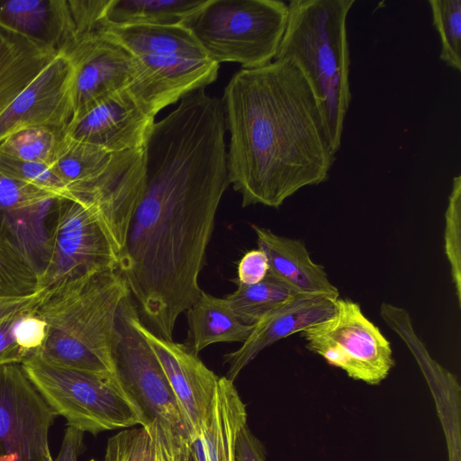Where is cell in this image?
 <instances>
[{
	"label": "cell",
	"mask_w": 461,
	"mask_h": 461,
	"mask_svg": "<svg viewBox=\"0 0 461 461\" xmlns=\"http://www.w3.org/2000/svg\"><path fill=\"white\" fill-rule=\"evenodd\" d=\"M23 312L0 322V366L22 364L26 358V356L19 348L14 339L16 322Z\"/></svg>",
	"instance_id": "cell-36"
},
{
	"label": "cell",
	"mask_w": 461,
	"mask_h": 461,
	"mask_svg": "<svg viewBox=\"0 0 461 461\" xmlns=\"http://www.w3.org/2000/svg\"><path fill=\"white\" fill-rule=\"evenodd\" d=\"M337 299L326 294H297L267 313L253 325L250 335L237 350L224 355L229 365L225 377L234 381L268 346L332 316Z\"/></svg>",
	"instance_id": "cell-16"
},
{
	"label": "cell",
	"mask_w": 461,
	"mask_h": 461,
	"mask_svg": "<svg viewBox=\"0 0 461 461\" xmlns=\"http://www.w3.org/2000/svg\"><path fill=\"white\" fill-rule=\"evenodd\" d=\"M0 171L47 190L59 199H77L48 164L18 160L0 153Z\"/></svg>",
	"instance_id": "cell-30"
},
{
	"label": "cell",
	"mask_w": 461,
	"mask_h": 461,
	"mask_svg": "<svg viewBox=\"0 0 461 461\" xmlns=\"http://www.w3.org/2000/svg\"><path fill=\"white\" fill-rule=\"evenodd\" d=\"M83 432L67 427L58 457L54 461H77L83 444Z\"/></svg>",
	"instance_id": "cell-39"
},
{
	"label": "cell",
	"mask_w": 461,
	"mask_h": 461,
	"mask_svg": "<svg viewBox=\"0 0 461 461\" xmlns=\"http://www.w3.org/2000/svg\"><path fill=\"white\" fill-rule=\"evenodd\" d=\"M156 461H192L188 438L167 423L155 420L149 426Z\"/></svg>",
	"instance_id": "cell-33"
},
{
	"label": "cell",
	"mask_w": 461,
	"mask_h": 461,
	"mask_svg": "<svg viewBox=\"0 0 461 461\" xmlns=\"http://www.w3.org/2000/svg\"><path fill=\"white\" fill-rule=\"evenodd\" d=\"M111 156L97 146L64 135L50 166L77 197L104 170Z\"/></svg>",
	"instance_id": "cell-23"
},
{
	"label": "cell",
	"mask_w": 461,
	"mask_h": 461,
	"mask_svg": "<svg viewBox=\"0 0 461 461\" xmlns=\"http://www.w3.org/2000/svg\"><path fill=\"white\" fill-rule=\"evenodd\" d=\"M56 416L21 364L0 366V461H54L48 436Z\"/></svg>",
	"instance_id": "cell-11"
},
{
	"label": "cell",
	"mask_w": 461,
	"mask_h": 461,
	"mask_svg": "<svg viewBox=\"0 0 461 461\" xmlns=\"http://www.w3.org/2000/svg\"><path fill=\"white\" fill-rule=\"evenodd\" d=\"M186 312L188 336L185 345L196 355L212 344L243 343L253 330V325L238 320L225 298L203 291Z\"/></svg>",
	"instance_id": "cell-21"
},
{
	"label": "cell",
	"mask_w": 461,
	"mask_h": 461,
	"mask_svg": "<svg viewBox=\"0 0 461 461\" xmlns=\"http://www.w3.org/2000/svg\"><path fill=\"white\" fill-rule=\"evenodd\" d=\"M237 285L235 292L225 299L232 313L247 325L256 324L267 313L299 294L269 271L259 283Z\"/></svg>",
	"instance_id": "cell-24"
},
{
	"label": "cell",
	"mask_w": 461,
	"mask_h": 461,
	"mask_svg": "<svg viewBox=\"0 0 461 461\" xmlns=\"http://www.w3.org/2000/svg\"><path fill=\"white\" fill-rule=\"evenodd\" d=\"M41 291L22 297H0V322L32 309L40 297Z\"/></svg>",
	"instance_id": "cell-38"
},
{
	"label": "cell",
	"mask_w": 461,
	"mask_h": 461,
	"mask_svg": "<svg viewBox=\"0 0 461 461\" xmlns=\"http://www.w3.org/2000/svg\"><path fill=\"white\" fill-rule=\"evenodd\" d=\"M90 461H95V460L92 459V460H90Z\"/></svg>",
	"instance_id": "cell-40"
},
{
	"label": "cell",
	"mask_w": 461,
	"mask_h": 461,
	"mask_svg": "<svg viewBox=\"0 0 461 461\" xmlns=\"http://www.w3.org/2000/svg\"><path fill=\"white\" fill-rule=\"evenodd\" d=\"M104 461H156L149 427L124 429L111 437Z\"/></svg>",
	"instance_id": "cell-31"
},
{
	"label": "cell",
	"mask_w": 461,
	"mask_h": 461,
	"mask_svg": "<svg viewBox=\"0 0 461 461\" xmlns=\"http://www.w3.org/2000/svg\"><path fill=\"white\" fill-rule=\"evenodd\" d=\"M74 68L58 54L0 115V142L31 127L65 135L73 119Z\"/></svg>",
	"instance_id": "cell-13"
},
{
	"label": "cell",
	"mask_w": 461,
	"mask_h": 461,
	"mask_svg": "<svg viewBox=\"0 0 461 461\" xmlns=\"http://www.w3.org/2000/svg\"><path fill=\"white\" fill-rule=\"evenodd\" d=\"M107 26L84 37L61 55L75 71L73 118L126 89L136 76L134 57L108 32Z\"/></svg>",
	"instance_id": "cell-12"
},
{
	"label": "cell",
	"mask_w": 461,
	"mask_h": 461,
	"mask_svg": "<svg viewBox=\"0 0 461 461\" xmlns=\"http://www.w3.org/2000/svg\"><path fill=\"white\" fill-rule=\"evenodd\" d=\"M139 313L131 295L122 300L116 318L113 345L117 377L140 410L146 427L160 420L186 436L177 402L164 370L138 327Z\"/></svg>",
	"instance_id": "cell-10"
},
{
	"label": "cell",
	"mask_w": 461,
	"mask_h": 461,
	"mask_svg": "<svg viewBox=\"0 0 461 461\" xmlns=\"http://www.w3.org/2000/svg\"><path fill=\"white\" fill-rule=\"evenodd\" d=\"M130 295L120 270L91 272L41 291L32 311L45 321L47 335L32 356L54 366L118 378L115 323L122 300Z\"/></svg>",
	"instance_id": "cell-3"
},
{
	"label": "cell",
	"mask_w": 461,
	"mask_h": 461,
	"mask_svg": "<svg viewBox=\"0 0 461 461\" xmlns=\"http://www.w3.org/2000/svg\"><path fill=\"white\" fill-rule=\"evenodd\" d=\"M63 136L48 128H26L2 140L0 153L18 160L50 165Z\"/></svg>",
	"instance_id": "cell-25"
},
{
	"label": "cell",
	"mask_w": 461,
	"mask_h": 461,
	"mask_svg": "<svg viewBox=\"0 0 461 461\" xmlns=\"http://www.w3.org/2000/svg\"><path fill=\"white\" fill-rule=\"evenodd\" d=\"M461 176L453 178L445 212L444 244L458 305L461 304Z\"/></svg>",
	"instance_id": "cell-29"
},
{
	"label": "cell",
	"mask_w": 461,
	"mask_h": 461,
	"mask_svg": "<svg viewBox=\"0 0 461 461\" xmlns=\"http://www.w3.org/2000/svg\"><path fill=\"white\" fill-rule=\"evenodd\" d=\"M221 99L189 93L154 122L143 146L145 182L120 271L156 335L199 298V276L221 199L230 185Z\"/></svg>",
	"instance_id": "cell-1"
},
{
	"label": "cell",
	"mask_w": 461,
	"mask_h": 461,
	"mask_svg": "<svg viewBox=\"0 0 461 461\" xmlns=\"http://www.w3.org/2000/svg\"><path fill=\"white\" fill-rule=\"evenodd\" d=\"M137 204L135 200L95 195L57 200L48 260L38 276L37 291L91 272L120 270Z\"/></svg>",
	"instance_id": "cell-5"
},
{
	"label": "cell",
	"mask_w": 461,
	"mask_h": 461,
	"mask_svg": "<svg viewBox=\"0 0 461 461\" xmlns=\"http://www.w3.org/2000/svg\"><path fill=\"white\" fill-rule=\"evenodd\" d=\"M154 119L123 89L74 117L65 135L110 153L120 152L142 148Z\"/></svg>",
	"instance_id": "cell-15"
},
{
	"label": "cell",
	"mask_w": 461,
	"mask_h": 461,
	"mask_svg": "<svg viewBox=\"0 0 461 461\" xmlns=\"http://www.w3.org/2000/svg\"><path fill=\"white\" fill-rule=\"evenodd\" d=\"M269 271L268 259L259 249L248 251L238 264V277L236 283L254 285L261 282Z\"/></svg>",
	"instance_id": "cell-35"
},
{
	"label": "cell",
	"mask_w": 461,
	"mask_h": 461,
	"mask_svg": "<svg viewBox=\"0 0 461 461\" xmlns=\"http://www.w3.org/2000/svg\"><path fill=\"white\" fill-rule=\"evenodd\" d=\"M335 312L301 333L306 348L354 379L375 385L394 366L391 343L358 303L338 298Z\"/></svg>",
	"instance_id": "cell-9"
},
{
	"label": "cell",
	"mask_w": 461,
	"mask_h": 461,
	"mask_svg": "<svg viewBox=\"0 0 461 461\" xmlns=\"http://www.w3.org/2000/svg\"><path fill=\"white\" fill-rule=\"evenodd\" d=\"M221 101L230 135L229 182L243 207L278 208L329 178L337 152L311 85L293 60L240 69Z\"/></svg>",
	"instance_id": "cell-2"
},
{
	"label": "cell",
	"mask_w": 461,
	"mask_h": 461,
	"mask_svg": "<svg viewBox=\"0 0 461 461\" xmlns=\"http://www.w3.org/2000/svg\"><path fill=\"white\" fill-rule=\"evenodd\" d=\"M25 375L68 427L98 434L135 425L145 419L118 378L105 377L46 363L35 356L21 364Z\"/></svg>",
	"instance_id": "cell-8"
},
{
	"label": "cell",
	"mask_w": 461,
	"mask_h": 461,
	"mask_svg": "<svg viewBox=\"0 0 461 461\" xmlns=\"http://www.w3.org/2000/svg\"><path fill=\"white\" fill-rule=\"evenodd\" d=\"M37 275L0 229V297L37 293Z\"/></svg>",
	"instance_id": "cell-28"
},
{
	"label": "cell",
	"mask_w": 461,
	"mask_h": 461,
	"mask_svg": "<svg viewBox=\"0 0 461 461\" xmlns=\"http://www.w3.org/2000/svg\"><path fill=\"white\" fill-rule=\"evenodd\" d=\"M288 14L280 0H205L181 24L213 62L254 69L274 61Z\"/></svg>",
	"instance_id": "cell-7"
},
{
	"label": "cell",
	"mask_w": 461,
	"mask_h": 461,
	"mask_svg": "<svg viewBox=\"0 0 461 461\" xmlns=\"http://www.w3.org/2000/svg\"><path fill=\"white\" fill-rule=\"evenodd\" d=\"M355 0H292L276 59H291L317 98L336 152L351 101L347 17Z\"/></svg>",
	"instance_id": "cell-4"
},
{
	"label": "cell",
	"mask_w": 461,
	"mask_h": 461,
	"mask_svg": "<svg viewBox=\"0 0 461 461\" xmlns=\"http://www.w3.org/2000/svg\"><path fill=\"white\" fill-rule=\"evenodd\" d=\"M57 55L44 41L0 23V115Z\"/></svg>",
	"instance_id": "cell-19"
},
{
	"label": "cell",
	"mask_w": 461,
	"mask_h": 461,
	"mask_svg": "<svg viewBox=\"0 0 461 461\" xmlns=\"http://www.w3.org/2000/svg\"><path fill=\"white\" fill-rule=\"evenodd\" d=\"M432 23L441 42L439 58L461 70V0H429Z\"/></svg>",
	"instance_id": "cell-26"
},
{
	"label": "cell",
	"mask_w": 461,
	"mask_h": 461,
	"mask_svg": "<svg viewBox=\"0 0 461 461\" xmlns=\"http://www.w3.org/2000/svg\"><path fill=\"white\" fill-rule=\"evenodd\" d=\"M138 327L164 370L177 402L186 436L191 440L203 428L220 377L185 343L156 335L141 319Z\"/></svg>",
	"instance_id": "cell-14"
},
{
	"label": "cell",
	"mask_w": 461,
	"mask_h": 461,
	"mask_svg": "<svg viewBox=\"0 0 461 461\" xmlns=\"http://www.w3.org/2000/svg\"><path fill=\"white\" fill-rule=\"evenodd\" d=\"M245 425L246 406L233 381L220 377L203 428L189 440L192 461H236L238 438Z\"/></svg>",
	"instance_id": "cell-17"
},
{
	"label": "cell",
	"mask_w": 461,
	"mask_h": 461,
	"mask_svg": "<svg viewBox=\"0 0 461 461\" xmlns=\"http://www.w3.org/2000/svg\"><path fill=\"white\" fill-rule=\"evenodd\" d=\"M205 0H110L105 19L110 25H176Z\"/></svg>",
	"instance_id": "cell-22"
},
{
	"label": "cell",
	"mask_w": 461,
	"mask_h": 461,
	"mask_svg": "<svg viewBox=\"0 0 461 461\" xmlns=\"http://www.w3.org/2000/svg\"><path fill=\"white\" fill-rule=\"evenodd\" d=\"M236 461H266L264 447L248 425L244 426L238 438Z\"/></svg>",
	"instance_id": "cell-37"
},
{
	"label": "cell",
	"mask_w": 461,
	"mask_h": 461,
	"mask_svg": "<svg viewBox=\"0 0 461 461\" xmlns=\"http://www.w3.org/2000/svg\"><path fill=\"white\" fill-rule=\"evenodd\" d=\"M50 17V0L0 1V23L45 42Z\"/></svg>",
	"instance_id": "cell-27"
},
{
	"label": "cell",
	"mask_w": 461,
	"mask_h": 461,
	"mask_svg": "<svg viewBox=\"0 0 461 461\" xmlns=\"http://www.w3.org/2000/svg\"><path fill=\"white\" fill-rule=\"evenodd\" d=\"M257 243L267 256L269 273L299 294H326L339 298L324 267L315 263L302 240L277 235L251 224Z\"/></svg>",
	"instance_id": "cell-18"
},
{
	"label": "cell",
	"mask_w": 461,
	"mask_h": 461,
	"mask_svg": "<svg viewBox=\"0 0 461 461\" xmlns=\"http://www.w3.org/2000/svg\"><path fill=\"white\" fill-rule=\"evenodd\" d=\"M108 32L134 57L137 72L126 88L150 117L218 77L211 60L182 24L113 26Z\"/></svg>",
	"instance_id": "cell-6"
},
{
	"label": "cell",
	"mask_w": 461,
	"mask_h": 461,
	"mask_svg": "<svg viewBox=\"0 0 461 461\" xmlns=\"http://www.w3.org/2000/svg\"><path fill=\"white\" fill-rule=\"evenodd\" d=\"M59 198L35 185L0 171V214L22 211Z\"/></svg>",
	"instance_id": "cell-32"
},
{
	"label": "cell",
	"mask_w": 461,
	"mask_h": 461,
	"mask_svg": "<svg viewBox=\"0 0 461 461\" xmlns=\"http://www.w3.org/2000/svg\"><path fill=\"white\" fill-rule=\"evenodd\" d=\"M402 341L414 356L433 395L446 437L448 461H460V385L456 377L436 362L416 333Z\"/></svg>",
	"instance_id": "cell-20"
},
{
	"label": "cell",
	"mask_w": 461,
	"mask_h": 461,
	"mask_svg": "<svg viewBox=\"0 0 461 461\" xmlns=\"http://www.w3.org/2000/svg\"><path fill=\"white\" fill-rule=\"evenodd\" d=\"M32 309L19 317L14 328L15 342L26 358L34 355L43 346L47 335L45 321Z\"/></svg>",
	"instance_id": "cell-34"
}]
</instances>
